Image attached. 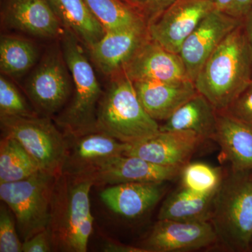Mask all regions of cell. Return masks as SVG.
I'll return each mask as SVG.
<instances>
[{"label":"cell","mask_w":252,"mask_h":252,"mask_svg":"<svg viewBox=\"0 0 252 252\" xmlns=\"http://www.w3.org/2000/svg\"><path fill=\"white\" fill-rule=\"evenodd\" d=\"M252 81V50L243 23L212 53L194 84L217 112H223Z\"/></svg>","instance_id":"obj_1"},{"label":"cell","mask_w":252,"mask_h":252,"mask_svg":"<svg viewBox=\"0 0 252 252\" xmlns=\"http://www.w3.org/2000/svg\"><path fill=\"white\" fill-rule=\"evenodd\" d=\"M94 186L87 176L63 173L56 178L49 226L54 250L87 251L94 225L89 197Z\"/></svg>","instance_id":"obj_2"},{"label":"cell","mask_w":252,"mask_h":252,"mask_svg":"<svg viewBox=\"0 0 252 252\" xmlns=\"http://www.w3.org/2000/svg\"><path fill=\"white\" fill-rule=\"evenodd\" d=\"M218 244L230 252H249L252 238V170L225 172L211 220Z\"/></svg>","instance_id":"obj_3"},{"label":"cell","mask_w":252,"mask_h":252,"mask_svg":"<svg viewBox=\"0 0 252 252\" xmlns=\"http://www.w3.org/2000/svg\"><path fill=\"white\" fill-rule=\"evenodd\" d=\"M112 77L99 101L97 130L130 144L158 133L160 126L142 107L133 82L123 72Z\"/></svg>","instance_id":"obj_4"},{"label":"cell","mask_w":252,"mask_h":252,"mask_svg":"<svg viewBox=\"0 0 252 252\" xmlns=\"http://www.w3.org/2000/svg\"><path fill=\"white\" fill-rule=\"evenodd\" d=\"M62 48L71 73L74 94L71 103L56 122L66 136L77 137L97 130V109L103 94L79 41L65 29L62 34Z\"/></svg>","instance_id":"obj_5"},{"label":"cell","mask_w":252,"mask_h":252,"mask_svg":"<svg viewBox=\"0 0 252 252\" xmlns=\"http://www.w3.org/2000/svg\"><path fill=\"white\" fill-rule=\"evenodd\" d=\"M57 177L39 170L24 180L0 185V198L13 212L23 242L49 226Z\"/></svg>","instance_id":"obj_6"},{"label":"cell","mask_w":252,"mask_h":252,"mask_svg":"<svg viewBox=\"0 0 252 252\" xmlns=\"http://www.w3.org/2000/svg\"><path fill=\"white\" fill-rule=\"evenodd\" d=\"M3 135L16 139L42 171L62 175L68 139L50 118L0 117Z\"/></svg>","instance_id":"obj_7"},{"label":"cell","mask_w":252,"mask_h":252,"mask_svg":"<svg viewBox=\"0 0 252 252\" xmlns=\"http://www.w3.org/2000/svg\"><path fill=\"white\" fill-rule=\"evenodd\" d=\"M63 52L52 50L33 71L26 94L36 111L50 118L62 108L72 90L70 76Z\"/></svg>","instance_id":"obj_8"},{"label":"cell","mask_w":252,"mask_h":252,"mask_svg":"<svg viewBox=\"0 0 252 252\" xmlns=\"http://www.w3.org/2000/svg\"><path fill=\"white\" fill-rule=\"evenodd\" d=\"M215 9L211 0H176L148 23L151 39L179 54L186 39Z\"/></svg>","instance_id":"obj_9"},{"label":"cell","mask_w":252,"mask_h":252,"mask_svg":"<svg viewBox=\"0 0 252 252\" xmlns=\"http://www.w3.org/2000/svg\"><path fill=\"white\" fill-rule=\"evenodd\" d=\"M218 245L210 221L158 220L140 245L146 252H193Z\"/></svg>","instance_id":"obj_10"},{"label":"cell","mask_w":252,"mask_h":252,"mask_svg":"<svg viewBox=\"0 0 252 252\" xmlns=\"http://www.w3.org/2000/svg\"><path fill=\"white\" fill-rule=\"evenodd\" d=\"M243 23V19L215 9L186 39L180 55L190 80L195 81L200 69L222 41Z\"/></svg>","instance_id":"obj_11"},{"label":"cell","mask_w":252,"mask_h":252,"mask_svg":"<svg viewBox=\"0 0 252 252\" xmlns=\"http://www.w3.org/2000/svg\"><path fill=\"white\" fill-rule=\"evenodd\" d=\"M182 167L157 165L136 157L119 155L95 167L84 176L94 186L126 183H165L180 177Z\"/></svg>","instance_id":"obj_12"},{"label":"cell","mask_w":252,"mask_h":252,"mask_svg":"<svg viewBox=\"0 0 252 252\" xmlns=\"http://www.w3.org/2000/svg\"><path fill=\"white\" fill-rule=\"evenodd\" d=\"M205 141L190 131H160L149 138L130 144L123 155L141 158L162 166L182 168Z\"/></svg>","instance_id":"obj_13"},{"label":"cell","mask_w":252,"mask_h":252,"mask_svg":"<svg viewBox=\"0 0 252 252\" xmlns=\"http://www.w3.org/2000/svg\"><path fill=\"white\" fill-rule=\"evenodd\" d=\"M149 39L148 23L142 21L129 27L106 32L89 51L99 69L107 75L114 76L122 72Z\"/></svg>","instance_id":"obj_14"},{"label":"cell","mask_w":252,"mask_h":252,"mask_svg":"<svg viewBox=\"0 0 252 252\" xmlns=\"http://www.w3.org/2000/svg\"><path fill=\"white\" fill-rule=\"evenodd\" d=\"M67 139L63 173L72 175H86L111 158L122 155L130 145L98 130Z\"/></svg>","instance_id":"obj_15"},{"label":"cell","mask_w":252,"mask_h":252,"mask_svg":"<svg viewBox=\"0 0 252 252\" xmlns=\"http://www.w3.org/2000/svg\"><path fill=\"white\" fill-rule=\"evenodd\" d=\"M122 72L132 82L190 80L180 55L165 49L151 38L137 51Z\"/></svg>","instance_id":"obj_16"},{"label":"cell","mask_w":252,"mask_h":252,"mask_svg":"<svg viewBox=\"0 0 252 252\" xmlns=\"http://www.w3.org/2000/svg\"><path fill=\"white\" fill-rule=\"evenodd\" d=\"M3 18L9 27L36 37L53 39L64 31L49 0H9Z\"/></svg>","instance_id":"obj_17"},{"label":"cell","mask_w":252,"mask_h":252,"mask_svg":"<svg viewBox=\"0 0 252 252\" xmlns=\"http://www.w3.org/2000/svg\"><path fill=\"white\" fill-rule=\"evenodd\" d=\"M137 97L152 119L166 121L198 94L193 81H134Z\"/></svg>","instance_id":"obj_18"},{"label":"cell","mask_w":252,"mask_h":252,"mask_svg":"<svg viewBox=\"0 0 252 252\" xmlns=\"http://www.w3.org/2000/svg\"><path fill=\"white\" fill-rule=\"evenodd\" d=\"M165 183H126L109 186L99 193L114 213L135 219L147 213L164 196Z\"/></svg>","instance_id":"obj_19"},{"label":"cell","mask_w":252,"mask_h":252,"mask_svg":"<svg viewBox=\"0 0 252 252\" xmlns=\"http://www.w3.org/2000/svg\"><path fill=\"white\" fill-rule=\"evenodd\" d=\"M213 140L235 171L252 170V126L225 112H218Z\"/></svg>","instance_id":"obj_20"},{"label":"cell","mask_w":252,"mask_h":252,"mask_svg":"<svg viewBox=\"0 0 252 252\" xmlns=\"http://www.w3.org/2000/svg\"><path fill=\"white\" fill-rule=\"evenodd\" d=\"M218 112L201 94L189 99L160 126V131H190L205 140H213Z\"/></svg>","instance_id":"obj_21"},{"label":"cell","mask_w":252,"mask_h":252,"mask_svg":"<svg viewBox=\"0 0 252 252\" xmlns=\"http://www.w3.org/2000/svg\"><path fill=\"white\" fill-rule=\"evenodd\" d=\"M64 29L89 50L102 39L106 31L85 0H49Z\"/></svg>","instance_id":"obj_22"},{"label":"cell","mask_w":252,"mask_h":252,"mask_svg":"<svg viewBox=\"0 0 252 252\" xmlns=\"http://www.w3.org/2000/svg\"><path fill=\"white\" fill-rule=\"evenodd\" d=\"M217 192L197 193L181 186L164 200L158 220L210 221Z\"/></svg>","instance_id":"obj_23"},{"label":"cell","mask_w":252,"mask_h":252,"mask_svg":"<svg viewBox=\"0 0 252 252\" xmlns=\"http://www.w3.org/2000/svg\"><path fill=\"white\" fill-rule=\"evenodd\" d=\"M39 170L38 164L19 142L3 135L0 142V185L24 180Z\"/></svg>","instance_id":"obj_24"},{"label":"cell","mask_w":252,"mask_h":252,"mask_svg":"<svg viewBox=\"0 0 252 252\" xmlns=\"http://www.w3.org/2000/svg\"><path fill=\"white\" fill-rule=\"evenodd\" d=\"M37 49L32 42L18 36H2L0 41V68L6 75L18 77L35 64Z\"/></svg>","instance_id":"obj_25"},{"label":"cell","mask_w":252,"mask_h":252,"mask_svg":"<svg viewBox=\"0 0 252 252\" xmlns=\"http://www.w3.org/2000/svg\"><path fill=\"white\" fill-rule=\"evenodd\" d=\"M105 31L129 27L145 19L123 0H85Z\"/></svg>","instance_id":"obj_26"},{"label":"cell","mask_w":252,"mask_h":252,"mask_svg":"<svg viewBox=\"0 0 252 252\" xmlns=\"http://www.w3.org/2000/svg\"><path fill=\"white\" fill-rule=\"evenodd\" d=\"M223 176L220 167L205 162H189L181 171V186L197 193H215L220 188Z\"/></svg>","instance_id":"obj_27"},{"label":"cell","mask_w":252,"mask_h":252,"mask_svg":"<svg viewBox=\"0 0 252 252\" xmlns=\"http://www.w3.org/2000/svg\"><path fill=\"white\" fill-rule=\"evenodd\" d=\"M34 117L37 114L31 108L17 88L0 77V117Z\"/></svg>","instance_id":"obj_28"},{"label":"cell","mask_w":252,"mask_h":252,"mask_svg":"<svg viewBox=\"0 0 252 252\" xmlns=\"http://www.w3.org/2000/svg\"><path fill=\"white\" fill-rule=\"evenodd\" d=\"M6 204L0 206V252H21L23 244L16 230V219Z\"/></svg>","instance_id":"obj_29"},{"label":"cell","mask_w":252,"mask_h":252,"mask_svg":"<svg viewBox=\"0 0 252 252\" xmlns=\"http://www.w3.org/2000/svg\"><path fill=\"white\" fill-rule=\"evenodd\" d=\"M223 112L240 122L252 126V81L228 109Z\"/></svg>","instance_id":"obj_30"},{"label":"cell","mask_w":252,"mask_h":252,"mask_svg":"<svg viewBox=\"0 0 252 252\" xmlns=\"http://www.w3.org/2000/svg\"><path fill=\"white\" fill-rule=\"evenodd\" d=\"M133 8L147 23L161 14L176 0H123Z\"/></svg>","instance_id":"obj_31"},{"label":"cell","mask_w":252,"mask_h":252,"mask_svg":"<svg viewBox=\"0 0 252 252\" xmlns=\"http://www.w3.org/2000/svg\"><path fill=\"white\" fill-rule=\"evenodd\" d=\"M54 250L49 227L23 242V252H49Z\"/></svg>","instance_id":"obj_32"},{"label":"cell","mask_w":252,"mask_h":252,"mask_svg":"<svg viewBox=\"0 0 252 252\" xmlns=\"http://www.w3.org/2000/svg\"><path fill=\"white\" fill-rule=\"evenodd\" d=\"M252 6V0H233L226 14L233 17L244 19Z\"/></svg>","instance_id":"obj_33"},{"label":"cell","mask_w":252,"mask_h":252,"mask_svg":"<svg viewBox=\"0 0 252 252\" xmlns=\"http://www.w3.org/2000/svg\"><path fill=\"white\" fill-rule=\"evenodd\" d=\"M104 252H146L140 247L130 246L116 241H107L103 245Z\"/></svg>","instance_id":"obj_34"},{"label":"cell","mask_w":252,"mask_h":252,"mask_svg":"<svg viewBox=\"0 0 252 252\" xmlns=\"http://www.w3.org/2000/svg\"><path fill=\"white\" fill-rule=\"evenodd\" d=\"M244 28L252 50V6L243 19Z\"/></svg>","instance_id":"obj_35"},{"label":"cell","mask_w":252,"mask_h":252,"mask_svg":"<svg viewBox=\"0 0 252 252\" xmlns=\"http://www.w3.org/2000/svg\"><path fill=\"white\" fill-rule=\"evenodd\" d=\"M217 10L227 13L231 6L233 0H211Z\"/></svg>","instance_id":"obj_36"},{"label":"cell","mask_w":252,"mask_h":252,"mask_svg":"<svg viewBox=\"0 0 252 252\" xmlns=\"http://www.w3.org/2000/svg\"><path fill=\"white\" fill-rule=\"evenodd\" d=\"M249 252H252V238L251 240V243H250V250H249Z\"/></svg>","instance_id":"obj_37"}]
</instances>
